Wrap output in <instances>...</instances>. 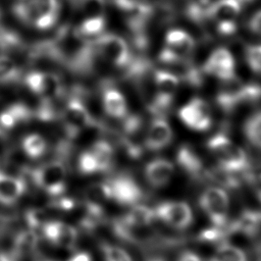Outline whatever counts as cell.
<instances>
[{
    "label": "cell",
    "mask_w": 261,
    "mask_h": 261,
    "mask_svg": "<svg viewBox=\"0 0 261 261\" xmlns=\"http://www.w3.org/2000/svg\"><path fill=\"white\" fill-rule=\"evenodd\" d=\"M68 261H92V257L87 252L75 253Z\"/></svg>",
    "instance_id": "39"
},
{
    "label": "cell",
    "mask_w": 261,
    "mask_h": 261,
    "mask_svg": "<svg viewBox=\"0 0 261 261\" xmlns=\"http://www.w3.org/2000/svg\"><path fill=\"white\" fill-rule=\"evenodd\" d=\"M231 227L233 231H241L249 237H253L261 228V213L246 210L237 221L231 223Z\"/></svg>",
    "instance_id": "23"
},
{
    "label": "cell",
    "mask_w": 261,
    "mask_h": 261,
    "mask_svg": "<svg viewBox=\"0 0 261 261\" xmlns=\"http://www.w3.org/2000/svg\"><path fill=\"white\" fill-rule=\"evenodd\" d=\"M101 251L105 261H133L126 251L114 245L103 243L101 245Z\"/></svg>",
    "instance_id": "32"
},
{
    "label": "cell",
    "mask_w": 261,
    "mask_h": 261,
    "mask_svg": "<svg viewBox=\"0 0 261 261\" xmlns=\"http://www.w3.org/2000/svg\"><path fill=\"white\" fill-rule=\"evenodd\" d=\"M28 89L45 102L57 99L63 90V85L58 75L53 72L34 70L24 79Z\"/></svg>",
    "instance_id": "10"
},
{
    "label": "cell",
    "mask_w": 261,
    "mask_h": 261,
    "mask_svg": "<svg viewBox=\"0 0 261 261\" xmlns=\"http://www.w3.org/2000/svg\"><path fill=\"white\" fill-rule=\"evenodd\" d=\"M203 70L222 82L236 77V62L231 52L224 47L216 48L206 59Z\"/></svg>",
    "instance_id": "13"
},
{
    "label": "cell",
    "mask_w": 261,
    "mask_h": 261,
    "mask_svg": "<svg viewBox=\"0 0 261 261\" xmlns=\"http://www.w3.org/2000/svg\"><path fill=\"white\" fill-rule=\"evenodd\" d=\"M29 117V110L23 105H12L0 113V129H11Z\"/></svg>",
    "instance_id": "25"
},
{
    "label": "cell",
    "mask_w": 261,
    "mask_h": 261,
    "mask_svg": "<svg viewBox=\"0 0 261 261\" xmlns=\"http://www.w3.org/2000/svg\"><path fill=\"white\" fill-rule=\"evenodd\" d=\"M207 148L220 169L233 174L247 170L249 161L246 152L226 135L215 134L212 136L207 142Z\"/></svg>",
    "instance_id": "2"
},
{
    "label": "cell",
    "mask_w": 261,
    "mask_h": 261,
    "mask_svg": "<svg viewBox=\"0 0 261 261\" xmlns=\"http://www.w3.org/2000/svg\"><path fill=\"white\" fill-rule=\"evenodd\" d=\"M147 261H165V260L162 258H150Z\"/></svg>",
    "instance_id": "41"
},
{
    "label": "cell",
    "mask_w": 261,
    "mask_h": 261,
    "mask_svg": "<svg viewBox=\"0 0 261 261\" xmlns=\"http://www.w3.org/2000/svg\"><path fill=\"white\" fill-rule=\"evenodd\" d=\"M250 179L259 200L261 201V166H259V168L252 175H250Z\"/></svg>",
    "instance_id": "37"
},
{
    "label": "cell",
    "mask_w": 261,
    "mask_h": 261,
    "mask_svg": "<svg viewBox=\"0 0 261 261\" xmlns=\"http://www.w3.org/2000/svg\"><path fill=\"white\" fill-rule=\"evenodd\" d=\"M96 51L98 55L108 63L122 67L129 62L130 53L125 40L112 33L102 34L96 42Z\"/></svg>",
    "instance_id": "8"
},
{
    "label": "cell",
    "mask_w": 261,
    "mask_h": 261,
    "mask_svg": "<svg viewBox=\"0 0 261 261\" xmlns=\"http://www.w3.org/2000/svg\"><path fill=\"white\" fill-rule=\"evenodd\" d=\"M41 230L52 244L66 250L74 249L77 241V230L72 225L62 221H47Z\"/></svg>",
    "instance_id": "17"
},
{
    "label": "cell",
    "mask_w": 261,
    "mask_h": 261,
    "mask_svg": "<svg viewBox=\"0 0 261 261\" xmlns=\"http://www.w3.org/2000/svg\"><path fill=\"white\" fill-rule=\"evenodd\" d=\"M199 204L213 226L226 225L229 200L224 189L216 186L205 189L199 198Z\"/></svg>",
    "instance_id": "4"
},
{
    "label": "cell",
    "mask_w": 261,
    "mask_h": 261,
    "mask_svg": "<svg viewBox=\"0 0 261 261\" xmlns=\"http://www.w3.org/2000/svg\"><path fill=\"white\" fill-rule=\"evenodd\" d=\"M25 219L32 230L42 229L45 223L48 221L46 218V214L41 209H32L28 211L25 215Z\"/></svg>",
    "instance_id": "35"
},
{
    "label": "cell",
    "mask_w": 261,
    "mask_h": 261,
    "mask_svg": "<svg viewBox=\"0 0 261 261\" xmlns=\"http://www.w3.org/2000/svg\"><path fill=\"white\" fill-rule=\"evenodd\" d=\"M244 0H214L208 17L214 21L222 35H230L236 29V20L241 13Z\"/></svg>",
    "instance_id": "11"
},
{
    "label": "cell",
    "mask_w": 261,
    "mask_h": 261,
    "mask_svg": "<svg viewBox=\"0 0 261 261\" xmlns=\"http://www.w3.org/2000/svg\"><path fill=\"white\" fill-rule=\"evenodd\" d=\"M174 171L175 168L171 161L166 158H155L145 165L144 175L151 187L161 189L169 184Z\"/></svg>",
    "instance_id": "18"
},
{
    "label": "cell",
    "mask_w": 261,
    "mask_h": 261,
    "mask_svg": "<svg viewBox=\"0 0 261 261\" xmlns=\"http://www.w3.org/2000/svg\"><path fill=\"white\" fill-rule=\"evenodd\" d=\"M260 95V87L245 84L236 76L223 82V86L217 94V102L223 109L231 110L239 104L258 99Z\"/></svg>",
    "instance_id": "5"
},
{
    "label": "cell",
    "mask_w": 261,
    "mask_h": 261,
    "mask_svg": "<svg viewBox=\"0 0 261 261\" xmlns=\"http://www.w3.org/2000/svg\"><path fill=\"white\" fill-rule=\"evenodd\" d=\"M59 11L58 0H16L13 5L14 15L24 24L39 31L53 28Z\"/></svg>",
    "instance_id": "1"
},
{
    "label": "cell",
    "mask_w": 261,
    "mask_h": 261,
    "mask_svg": "<svg viewBox=\"0 0 261 261\" xmlns=\"http://www.w3.org/2000/svg\"><path fill=\"white\" fill-rule=\"evenodd\" d=\"M105 24H106L105 16L84 18L82 20L80 27L77 28L76 34L83 39L96 38L103 34Z\"/></svg>",
    "instance_id": "29"
},
{
    "label": "cell",
    "mask_w": 261,
    "mask_h": 261,
    "mask_svg": "<svg viewBox=\"0 0 261 261\" xmlns=\"http://www.w3.org/2000/svg\"><path fill=\"white\" fill-rule=\"evenodd\" d=\"M18 75V67L14 60L7 55L0 54V83L14 81Z\"/></svg>",
    "instance_id": "31"
},
{
    "label": "cell",
    "mask_w": 261,
    "mask_h": 261,
    "mask_svg": "<svg viewBox=\"0 0 261 261\" xmlns=\"http://www.w3.org/2000/svg\"><path fill=\"white\" fill-rule=\"evenodd\" d=\"M179 77L168 69H156L154 71V99L151 105L156 114L166 110L173 101L178 90Z\"/></svg>",
    "instance_id": "6"
},
{
    "label": "cell",
    "mask_w": 261,
    "mask_h": 261,
    "mask_svg": "<svg viewBox=\"0 0 261 261\" xmlns=\"http://www.w3.org/2000/svg\"><path fill=\"white\" fill-rule=\"evenodd\" d=\"M46 139L38 133H30L21 140V150L31 159L41 158L47 151Z\"/></svg>",
    "instance_id": "24"
},
{
    "label": "cell",
    "mask_w": 261,
    "mask_h": 261,
    "mask_svg": "<svg viewBox=\"0 0 261 261\" xmlns=\"http://www.w3.org/2000/svg\"><path fill=\"white\" fill-rule=\"evenodd\" d=\"M179 165L192 175H200L203 172V163L197 154L188 146L181 147L177 152Z\"/></svg>",
    "instance_id": "26"
},
{
    "label": "cell",
    "mask_w": 261,
    "mask_h": 261,
    "mask_svg": "<svg viewBox=\"0 0 261 261\" xmlns=\"http://www.w3.org/2000/svg\"><path fill=\"white\" fill-rule=\"evenodd\" d=\"M208 261H247L246 254L230 244H221Z\"/></svg>",
    "instance_id": "30"
},
{
    "label": "cell",
    "mask_w": 261,
    "mask_h": 261,
    "mask_svg": "<svg viewBox=\"0 0 261 261\" xmlns=\"http://www.w3.org/2000/svg\"><path fill=\"white\" fill-rule=\"evenodd\" d=\"M102 106L112 118H124L127 114V103L123 94L114 87H107L102 94Z\"/></svg>",
    "instance_id": "20"
},
{
    "label": "cell",
    "mask_w": 261,
    "mask_h": 261,
    "mask_svg": "<svg viewBox=\"0 0 261 261\" xmlns=\"http://www.w3.org/2000/svg\"><path fill=\"white\" fill-rule=\"evenodd\" d=\"M154 209H151L145 205H134V207L120 219L128 227L130 232L134 229L148 226L154 220Z\"/></svg>",
    "instance_id": "21"
},
{
    "label": "cell",
    "mask_w": 261,
    "mask_h": 261,
    "mask_svg": "<svg viewBox=\"0 0 261 261\" xmlns=\"http://www.w3.org/2000/svg\"><path fill=\"white\" fill-rule=\"evenodd\" d=\"M243 130L248 142L261 150V110L252 113L246 119Z\"/></svg>",
    "instance_id": "27"
},
{
    "label": "cell",
    "mask_w": 261,
    "mask_h": 261,
    "mask_svg": "<svg viewBox=\"0 0 261 261\" xmlns=\"http://www.w3.org/2000/svg\"><path fill=\"white\" fill-rule=\"evenodd\" d=\"M36 185L51 196L61 195L66 188V170L60 161H49L34 171Z\"/></svg>",
    "instance_id": "7"
},
{
    "label": "cell",
    "mask_w": 261,
    "mask_h": 261,
    "mask_svg": "<svg viewBox=\"0 0 261 261\" xmlns=\"http://www.w3.org/2000/svg\"><path fill=\"white\" fill-rule=\"evenodd\" d=\"M248 27L252 33L261 36V9L253 13L248 21Z\"/></svg>",
    "instance_id": "36"
},
{
    "label": "cell",
    "mask_w": 261,
    "mask_h": 261,
    "mask_svg": "<svg viewBox=\"0 0 261 261\" xmlns=\"http://www.w3.org/2000/svg\"><path fill=\"white\" fill-rule=\"evenodd\" d=\"M37 244V233L34 230H24L16 236L12 252L20 259L21 257L31 254L36 249Z\"/></svg>",
    "instance_id": "28"
},
{
    "label": "cell",
    "mask_w": 261,
    "mask_h": 261,
    "mask_svg": "<svg viewBox=\"0 0 261 261\" xmlns=\"http://www.w3.org/2000/svg\"><path fill=\"white\" fill-rule=\"evenodd\" d=\"M19 258L12 252H0V261H18Z\"/></svg>",
    "instance_id": "40"
},
{
    "label": "cell",
    "mask_w": 261,
    "mask_h": 261,
    "mask_svg": "<svg viewBox=\"0 0 261 261\" xmlns=\"http://www.w3.org/2000/svg\"><path fill=\"white\" fill-rule=\"evenodd\" d=\"M172 137L171 125L166 118L158 115L151 120L145 130L144 147L149 151H160L170 144Z\"/></svg>",
    "instance_id": "16"
},
{
    "label": "cell",
    "mask_w": 261,
    "mask_h": 261,
    "mask_svg": "<svg viewBox=\"0 0 261 261\" xmlns=\"http://www.w3.org/2000/svg\"><path fill=\"white\" fill-rule=\"evenodd\" d=\"M25 192V182L22 178L0 171V203L12 205Z\"/></svg>",
    "instance_id": "19"
},
{
    "label": "cell",
    "mask_w": 261,
    "mask_h": 261,
    "mask_svg": "<svg viewBox=\"0 0 261 261\" xmlns=\"http://www.w3.org/2000/svg\"><path fill=\"white\" fill-rule=\"evenodd\" d=\"M62 121L70 135H75L93 124V117L86 105L77 100H69L62 111Z\"/></svg>",
    "instance_id": "15"
},
{
    "label": "cell",
    "mask_w": 261,
    "mask_h": 261,
    "mask_svg": "<svg viewBox=\"0 0 261 261\" xmlns=\"http://www.w3.org/2000/svg\"><path fill=\"white\" fill-rule=\"evenodd\" d=\"M181 122L197 132L207 130L212 123V111L209 103L199 97H194L178 110Z\"/></svg>",
    "instance_id": "9"
},
{
    "label": "cell",
    "mask_w": 261,
    "mask_h": 261,
    "mask_svg": "<svg viewBox=\"0 0 261 261\" xmlns=\"http://www.w3.org/2000/svg\"><path fill=\"white\" fill-rule=\"evenodd\" d=\"M88 149L98 165L99 172L106 171L111 167L114 159V150L110 143L104 140H99L94 142Z\"/></svg>",
    "instance_id": "22"
},
{
    "label": "cell",
    "mask_w": 261,
    "mask_h": 261,
    "mask_svg": "<svg viewBox=\"0 0 261 261\" xmlns=\"http://www.w3.org/2000/svg\"><path fill=\"white\" fill-rule=\"evenodd\" d=\"M177 261H202V260L196 253L192 251H185L179 255V257L177 258Z\"/></svg>",
    "instance_id": "38"
},
{
    "label": "cell",
    "mask_w": 261,
    "mask_h": 261,
    "mask_svg": "<svg viewBox=\"0 0 261 261\" xmlns=\"http://www.w3.org/2000/svg\"><path fill=\"white\" fill-rule=\"evenodd\" d=\"M195 47V40L188 32L171 29L165 35L164 48L159 54V60L167 65L175 61L190 60Z\"/></svg>",
    "instance_id": "3"
},
{
    "label": "cell",
    "mask_w": 261,
    "mask_h": 261,
    "mask_svg": "<svg viewBox=\"0 0 261 261\" xmlns=\"http://www.w3.org/2000/svg\"><path fill=\"white\" fill-rule=\"evenodd\" d=\"M110 200L120 205H136L142 198V190L129 176L119 174L106 181Z\"/></svg>",
    "instance_id": "14"
},
{
    "label": "cell",
    "mask_w": 261,
    "mask_h": 261,
    "mask_svg": "<svg viewBox=\"0 0 261 261\" xmlns=\"http://www.w3.org/2000/svg\"><path fill=\"white\" fill-rule=\"evenodd\" d=\"M77 167L82 174L91 175L99 172L98 165L89 149L83 151L77 160Z\"/></svg>",
    "instance_id": "34"
},
{
    "label": "cell",
    "mask_w": 261,
    "mask_h": 261,
    "mask_svg": "<svg viewBox=\"0 0 261 261\" xmlns=\"http://www.w3.org/2000/svg\"><path fill=\"white\" fill-rule=\"evenodd\" d=\"M154 213L155 217L176 229H185L193 221L192 209L184 201L162 202L154 209Z\"/></svg>",
    "instance_id": "12"
},
{
    "label": "cell",
    "mask_w": 261,
    "mask_h": 261,
    "mask_svg": "<svg viewBox=\"0 0 261 261\" xmlns=\"http://www.w3.org/2000/svg\"><path fill=\"white\" fill-rule=\"evenodd\" d=\"M245 59L251 70L261 73V44L248 45L245 49Z\"/></svg>",
    "instance_id": "33"
}]
</instances>
